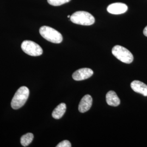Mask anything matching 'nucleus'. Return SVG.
Masks as SVG:
<instances>
[{"instance_id": "1", "label": "nucleus", "mask_w": 147, "mask_h": 147, "mask_svg": "<svg viewBox=\"0 0 147 147\" xmlns=\"http://www.w3.org/2000/svg\"><path fill=\"white\" fill-rule=\"evenodd\" d=\"M29 94L30 90L27 87L22 86L19 88L11 100V107L14 110L21 108L26 103Z\"/></svg>"}, {"instance_id": "2", "label": "nucleus", "mask_w": 147, "mask_h": 147, "mask_svg": "<svg viewBox=\"0 0 147 147\" xmlns=\"http://www.w3.org/2000/svg\"><path fill=\"white\" fill-rule=\"evenodd\" d=\"M70 20L75 24L90 26L95 22L94 16L88 12L85 11H78L70 16Z\"/></svg>"}, {"instance_id": "3", "label": "nucleus", "mask_w": 147, "mask_h": 147, "mask_svg": "<svg viewBox=\"0 0 147 147\" xmlns=\"http://www.w3.org/2000/svg\"><path fill=\"white\" fill-rule=\"evenodd\" d=\"M39 33L40 35L45 39L50 42L59 44L63 40V37L62 34L52 27L43 26L39 29Z\"/></svg>"}, {"instance_id": "4", "label": "nucleus", "mask_w": 147, "mask_h": 147, "mask_svg": "<svg viewBox=\"0 0 147 147\" xmlns=\"http://www.w3.org/2000/svg\"><path fill=\"white\" fill-rule=\"evenodd\" d=\"M112 53L114 56L123 63L130 64L134 61L131 53L125 47L120 45H116L113 47Z\"/></svg>"}, {"instance_id": "5", "label": "nucleus", "mask_w": 147, "mask_h": 147, "mask_svg": "<svg viewBox=\"0 0 147 147\" xmlns=\"http://www.w3.org/2000/svg\"><path fill=\"white\" fill-rule=\"evenodd\" d=\"M21 47L24 53L31 56H39L43 53L40 46L31 40L24 41L21 44Z\"/></svg>"}, {"instance_id": "6", "label": "nucleus", "mask_w": 147, "mask_h": 147, "mask_svg": "<svg viewBox=\"0 0 147 147\" xmlns=\"http://www.w3.org/2000/svg\"><path fill=\"white\" fill-rule=\"evenodd\" d=\"M93 75V71L91 69H80L75 71L73 74V79L75 81H82L89 79Z\"/></svg>"}, {"instance_id": "7", "label": "nucleus", "mask_w": 147, "mask_h": 147, "mask_svg": "<svg viewBox=\"0 0 147 147\" xmlns=\"http://www.w3.org/2000/svg\"><path fill=\"white\" fill-rule=\"evenodd\" d=\"M127 6L125 3L117 2L112 3L107 8V11L112 14H121L125 13L127 11Z\"/></svg>"}, {"instance_id": "8", "label": "nucleus", "mask_w": 147, "mask_h": 147, "mask_svg": "<svg viewBox=\"0 0 147 147\" xmlns=\"http://www.w3.org/2000/svg\"><path fill=\"white\" fill-rule=\"evenodd\" d=\"M93 103L92 97L89 94L86 95L82 98L79 105V111L81 113H84L89 110Z\"/></svg>"}, {"instance_id": "9", "label": "nucleus", "mask_w": 147, "mask_h": 147, "mask_svg": "<svg viewBox=\"0 0 147 147\" xmlns=\"http://www.w3.org/2000/svg\"><path fill=\"white\" fill-rule=\"evenodd\" d=\"M131 87L134 92L147 96V85L143 82L135 80L131 83Z\"/></svg>"}, {"instance_id": "10", "label": "nucleus", "mask_w": 147, "mask_h": 147, "mask_svg": "<svg viewBox=\"0 0 147 147\" xmlns=\"http://www.w3.org/2000/svg\"><path fill=\"white\" fill-rule=\"evenodd\" d=\"M107 104L111 106H118L121 103V100L115 92L110 90L107 92L106 95Z\"/></svg>"}, {"instance_id": "11", "label": "nucleus", "mask_w": 147, "mask_h": 147, "mask_svg": "<svg viewBox=\"0 0 147 147\" xmlns=\"http://www.w3.org/2000/svg\"><path fill=\"white\" fill-rule=\"evenodd\" d=\"M67 109V106L65 103H61L54 109L52 113L53 118L56 119L61 118L64 115Z\"/></svg>"}, {"instance_id": "12", "label": "nucleus", "mask_w": 147, "mask_h": 147, "mask_svg": "<svg viewBox=\"0 0 147 147\" xmlns=\"http://www.w3.org/2000/svg\"><path fill=\"white\" fill-rule=\"evenodd\" d=\"M34 138V135L32 133H27L22 136L20 138L21 145L24 147H27L30 144Z\"/></svg>"}, {"instance_id": "13", "label": "nucleus", "mask_w": 147, "mask_h": 147, "mask_svg": "<svg viewBox=\"0 0 147 147\" xmlns=\"http://www.w3.org/2000/svg\"><path fill=\"white\" fill-rule=\"evenodd\" d=\"M71 0H47V2L50 5L59 6L68 3Z\"/></svg>"}, {"instance_id": "14", "label": "nucleus", "mask_w": 147, "mask_h": 147, "mask_svg": "<svg viewBox=\"0 0 147 147\" xmlns=\"http://www.w3.org/2000/svg\"><path fill=\"white\" fill-rule=\"evenodd\" d=\"M57 147H71V144L70 142L68 140H64L63 141L59 143L56 146Z\"/></svg>"}, {"instance_id": "15", "label": "nucleus", "mask_w": 147, "mask_h": 147, "mask_svg": "<svg viewBox=\"0 0 147 147\" xmlns=\"http://www.w3.org/2000/svg\"><path fill=\"white\" fill-rule=\"evenodd\" d=\"M143 34L145 36L147 37V26L144 28V29L143 30Z\"/></svg>"}, {"instance_id": "16", "label": "nucleus", "mask_w": 147, "mask_h": 147, "mask_svg": "<svg viewBox=\"0 0 147 147\" xmlns=\"http://www.w3.org/2000/svg\"><path fill=\"white\" fill-rule=\"evenodd\" d=\"M68 18H70V16H69V15L68 16Z\"/></svg>"}]
</instances>
